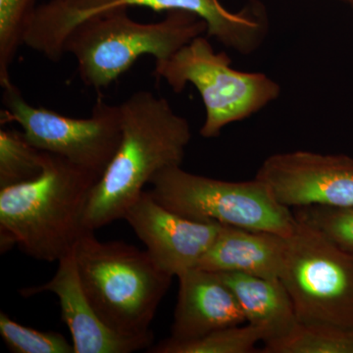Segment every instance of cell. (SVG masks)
I'll list each match as a JSON object with an SVG mask.
<instances>
[{"label": "cell", "mask_w": 353, "mask_h": 353, "mask_svg": "<svg viewBox=\"0 0 353 353\" xmlns=\"http://www.w3.org/2000/svg\"><path fill=\"white\" fill-rule=\"evenodd\" d=\"M119 106L121 141L88 199L83 225L90 231L124 219L158 172L182 166L192 139L188 120L163 97L139 90Z\"/></svg>", "instance_id": "6da1fadb"}, {"label": "cell", "mask_w": 353, "mask_h": 353, "mask_svg": "<svg viewBox=\"0 0 353 353\" xmlns=\"http://www.w3.org/2000/svg\"><path fill=\"white\" fill-rule=\"evenodd\" d=\"M101 176L44 152L43 170L30 182L0 190V250L17 245L28 256L54 262L82 234L88 199Z\"/></svg>", "instance_id": "7a4b0ae2"}, {"label": "cell", "mask_w": 353, "mask_h": 353, "mask_svg": "<svg viewBox=\"0 0 353 353\" xmlns=\"http://www.w3.org/2000/svg\"><path fill=\"white\" fill-rule=\"evenodd\" d=\"M88 301L109 328L125 336L152 333V325L174 277L146 250L124 241H101L87 230L74 248Z\"/></svg>", "instance_id": "3957f363"}, {"label": "cell", "mask_w": 353, "mask_h": 353, "mask_svg": "<svg viewBox=\"0 0 353 353\" xmlns=\"http://www.w3.org/2000/svg\"><path fill=\"white\" fill-rule=\"evenodd\" d=\"M206 31L203 20L185 11H169L159 22L139 23L121 7L82 21L70 32L63 50L76 58L82 82L99 90L118 80L139 58L168 59Z\"/></svg>", "instance_id": "277c9868"}, {"label": "cell", "mask_w": 353, "mask_h": 353, "mask_svg": "<svg viewBox=\"0 0 353 353\" xmlns=\"http://www.w3.org/2000/svg\"><path fill=\"white\" fill-rule=\"evenodd\" d=\"M225 51L216 52L206 37L185 44L170 58L155 62L154 75L183 92L194 85L201 95L205 120L201 137L217 138L225 127L259 113L281 95V85L266 74L239 71Z\"/></svg>", "instance_id": "5b68a950"}, {"label": "cell", "mask_w": 353, "mask_h": 353, "mask_svg": "<svg viewBox=\"0 0 353 353\" xmlns=\"http://www.w3.org/2000/svg\"><path fill=\"white\" fill-rule=\"evenodd\" d=\"M153 197L174 212L197 221L290 236L297 221L257 179L228 182L169 167L153 176Z\"/></svg>", "instance_id": "8992f818"}, {"label": "cell", "mask_w": 353, "mask_h": 353, "mask_svg": "<svg viewBox=\"0 0 353 353\" xmlns=\"http://www.w3.org/2000/svg\"><path fill=\"white\" fill-rule=\"evenodd\" d=\"M280 280L292 297L299 323L353 327L352 252L297 221L287 236Z\"/></svg>", "instance_id": "52a82bcc"}, {"label": "cell", "mask_w": 353, "mask_h": 353, "mask_svg": "<svg viewBox=\"0 0 353 353\" xmlns=\"http://www.w3.org/2000/svg\"><path fill=\"white\" fill-rule=\"evenodd\" d=\"M1 87L4 123H17L28 141L39 150L102 176L121 141L119 105L99 99L90 117L72 118L32 105L12 81Z\"/></svg>", "instance_id": "ba28073f"}, {"label": "cell", "mask_w": 353, "mask_h": 353, "mask_svg": "<svg viewBox=\"0 0 353 353\" xmlns=\"http://www.w3.org/2000/svg\"><path fill=\"white\" fill-rule=\"evenodd\" d=\"M255 179L285 208H353V158L347 155L276 153L264 160Z\"/></svg>", "instance_id": "9c48e42d"}, {"label": "cell", "mask_w": 353, "mask_h": 353, "mask_svg": "<svg viewBox=\"0 0 353 353\" xmlns=\"http://www.w3.org/2000/svg\"><path fill=\"white\" fill-rule=\"evenodd\" d=\"M124 220L157 266L176 278L196 268L223 226L174 212L157 201L150 190L141 192Z\"/></svg>", "instance_id": "30bf717a"}, {"label": "cell", "mask_w": 353, "mask_h": 353, "mask_svg": "<svg viewBox=\"0 0 353 353\" xmlns=\"http://www.w3.org/2000/svg\"><path fill=\"white\" fill-rule=\"evenodd\" d=\"M46 292L57 296L75 353H132L152 347L153 333L125 336L102 321L83 292L74 250L58 261L57 273L50 281L38 287L25 288L20 294L30 297Z\"/></svg>", "instance_id": "8fae6325"}, {"label": "cell", "mask_w": 353, "mask_h": 353, "mask_svg": "<svg viewBox=\"0 0 353 353\" xmlns=\"http://www.w3.org/2000/svg\"><path fill=\"white\" fill-rule=\"evenodd\" d=\"M178 279L180 288L170 340H196L246 322L236 296L219 274L196 267Z\"/></svg>", "instance_id": "7c38bea8"}, {"label": "cell", "mask_w": 353, "mask_h": 353, "mask_svg": "<svg viewBox=\"0 0 353 353\" xmlns=\"http://www.w3.org/2000/svg\"><path fill=\"white\" fill-rule=\"evenodd\" d=\"M145 7L153 11H185L205 22L208 38L241 54L248 55L261 48L269 34L266 9L257 0L233 12L220 0H121L112 9Z\"/></svg>", "instance_id": "4fadbf2b"}, {"label": "cell", "mask_w": 353, "mask_h": 353, "mask_svg": "<svg viewBox=\"0 0 353 353\" xmlns=\"http://www.w3.org/2000/svg\"><path fill=\"white\" fill-rule=\"evenodd\" d=\"M285 252L287 238L281 234L222 226L197 268L215 273L236 272L257 277L281 279Z\"/></svg>", "instance_id": "5bb4252c"}, {"label": "cell", "mask_w": 353, "mask_h": 353, "mask_svg": "<svg viewBox=\"0 0 353 353\" xmlns=\"http://www.w3.org/2000/svg\"><path fill=\"white\" fill-rule=\"evenodd\" d=\"M218 274L233 292L248 324L266 332L264 343L287 336L296 326L294 303L280 279L236 272Z\"/></svg>", "instance_id": "9a60e30c"}, {"label": "cell", "mask_w": 353, "mask_h": 353, "mask_svg": "<svg viewBox=\"0 0 353 353\" xmlns=\"http://www.w3.org/2000/svg\"><path fill=\"white\" fill-rule=\"evenodd\" d=\"M121 0H50L37 7L24 34V44L57 62L64 54L65 39L82 21L106 12Z\"/></svg>", "instance_id": "2e32d148"}, {"label": "cell", "mask_w": 353, "mask_h": 353, "mask_svg": "<svg viewBox=\"0 0 353 353\" xmlns=\"http://www.w3.org/2000/svg\"><path fill=\"white\" fill-rule=\"evenodd\" d=\"M264 353H353V327L297 323L279 340L265 343Z\"/></svg>", "instance_id": "e0dca14e"}, {"label": "cell", "mask_w": 353, "mask_h": 353, "mask_svg": "<svg viewBox=\"0 0 353 353\" xmlns=\"http://www.w3.org/2000/svg\"><path fill=\"white\" fill-rule=\"evenodd\" d=\"M266 332L259 327H228L205 334L196 340L175 341L167 339L152 345V353H250L255 352V345L265 341Z\"/></svg>", "instance_id": "ac0fdd59"}, {"label": "cell", "mask_w": 353, "mask_h": 353, "mask_svg": "<svg viewBox=\"0 0 353 353\" xmlns=\"http://www.w3.org/2000/svg\"><path fill=\"white\" fill-rule=\"evenodd\" d=\"M43 163L44 152L32 145L24 132L0 130V190L38 178Z\"/></svg>", "instance_id": "d6986e66"}, {"label": "cell", "mask_w": 353, "mask_h": 353, "mask_svg": "<svg viewBox=\"0 0 353 353\" xmlns=\"http://www.w3.org/2000/svg\"><path fill=\"white\" fill-rule=\"evenodd\" d=\"M36 8V0H0V85L11 81V65Z\"/></svg>", "instance_id": "ffe728a7"}, {"label": "cell", "mask_w": 353, "mask_h": 353, "mask_svg": "<svg viewBox=\"0 0 353 353\" xmlns=\"http://www.w3.org/2000/svg\"><path fill=\"white\" fill-rule=\"evenodd\" d=\"M299 222L312 228L341 250L353 253V208L304 206L294 209Z\"/></svg>", "instance_id": "44dd1931"}, {"label": "cell", "mask_w": 353, "mask_h": 353, "mask_svg": "<svg viewBox=\"0 0 353 353\" xmlns=\"http://www.w3.org/2000/svg\"><path fill=\"white\" fill-rule=\"evenodd\" d=\"M0 336L14 353H75L73 343L57 332H41L26 327L0 313Z\"/></svg>", "instance_id": "7402d4cb"}, {"label": "cell", "mask_w": 353, "mask_h": 353, "mask_svg": "<svg viewBox=\"0 0 353 353\" xmlns=\"http://www.w3.org/2000/svg\"><path fill=\"white\" fill-rule=\"evenodd\" d=\"M348 1H350V3H352V6H353V0H348Z\"/></svg>", "instance_id": "603a6c76"}, {"label": "cell", "mask_w": 353, "mask_h": 353, "mask_svg": "<svg viewBox=\"0 0 353 353\" xmlns=\"http://www.w3.org/2000/svg\"><path fill=\"white\" fill-rule=\"evenodd\" d=\"M345 1H348V0H345Z\"/></svg>", "instance_id": "cb8c5ba5"}]
</instances>
